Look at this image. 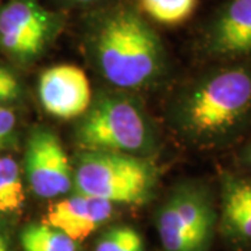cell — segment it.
Wrapping results in <instances>:
<instances>
[{"instance_id":"obj_4","label":"cell","mask_w":251,"mask_h":251,"mask_svg":"<svg viewBox=\"0 0 251 251\" xmlns=\"http://www.w3.org/2000/svg\"><path fill=\"white\" fill-rule=\"evenodd\" d=\"M163 251H209L218 226V211L209 188L183 183L173 190L158 216Z\"/></svg>"},{"instance_id":"obj_13","label":"cell","mask_w":251,"mask_h":251,"mask_svg":"<svg viewBox=\"0 0 251 251\" xmlns=\"http://www.w3.org/2000/svg\"><path fill=\"white\" fill-rule=\"evenodd\" d=\"M20 243L24 251H81L78 243L44 222L24 227Z\"/></svg>"},{"instance_id":"obj_18","label":"cell","mask_w":251,"mask_h":251,"mask_svg":"<svg viewBox=\"0 0 251 251\" xmlns=\"http://www.w3.org/2000/svg\"><path fill=\"white\" fill-rule=\"evenodd\" d=\"M243 161L244 165L247 166V169L251 173V141L247 144V147L244 148V152H243Z\"/></svg>"},{"instance_id":"obj_1","label":"cell","mask_w":251,"mask_h":251,"mask_svg":"<svg viewBox=\"0 0 251 251\" xmlns=\"http://www.w3.org/2000/svg\"><path fill=\"white\" fill-rule=\"evenodd\" d=\"M183 131L201 145H216L251 122V67L232 66L198 80L179 110Z\"/></svg>"},{"instance_id":"obj_3","label":"cell","mask_w":251,"mask_h":251,"mask_svg":"<svg viewBox=\"0 0 251 251\" xmlns=\"http://www.w3.org/2000/svg\"><path fill=\"white\" fill-rule=\"evenodd\" d=\"M155 169L131 153L82 151L73 168L75 193L110 204L143 205L152 196Z\"/></svg>"},{"instance_id":"obj_8","label":"cell","mask_w":251,"mask_h":251,"mask_svg":"<svg viewBox=\"0 0 251 251\" xmlns=\"http://www.w3.org/2000/svg\"><path fill=\"white\" fill-rule=\"evenodd\" d=\"M41 103L49 115L73 119L91 106V85L87 74L73 64H59L42 73L38 85Z\"/></svg>"},{"instance_id":"obj_10","label":"cell","mask_w":251,"mask_h":251,"mask_svg":"<svg viewBox=\"0 0 251 251\" xmlns=\"http://www.w3.org/2000/svg\"><path fill=\"white\" fill-rule=\"evenodd\" d=\"M206 49L218 57L251 54V0H229L206 34Z\"/></svg>"},{"instance_id":"obj_12","label":"cell","mask_w":251,"mask_h":251,"mask_svg":"<svg viewBox=\"0 0 251 251\" xmlns=\"http://www.w3.org/2000/svg\"><path fill=\"white\" fill-rule=\"evenodd\" d=\"M24 202L25 191L17 161L11 156H0V214H17Z\"/></svg>"},{"instance_id":"obj_17","label":"cell","mask_w":251,"mask_h":251,"mask_svg":"<svg viewBox=\"0 0 251 251\" xmlns=\"http://www.w3.org/2000/svg\"><path fill=\"white\" fill-rule=\"evenodd\" d=\"M17 119L16 115L7 108H0V152L9 147L16 134Z\"/></svg>"},{"instance_id":"obj_19","label":"cell","mask_w":251,"mask_h":251,"mask_svg":"<svg viewBox=\"0 0 251 251\" xmlns=\"http://www.w3.org/2000/svg\"><path fill=\"white\" fill-rule=\"evenodd\" d=\"M0 251H9V247H7V240H6L4 234L1 233V230H0Z\"/></svg>"},{"instance_id":"obj_7","label":"cell","mask_w":251,"mask_h":251,"mask_svg":"<svg viewBox=\"0 0 251 251\" xmlns=\"http://www.w3.org/2000/svg\"><path fill=\"white\" fill-rule=\"evenodd\" d=\"M52 14L35 0H13L0 10V45L28 60L42 52L53 32Z\"/></svg>"},{"instance_id":"obj_9","label":"cell","mask_w":251,"mask_h":251,"mask_svg":"<svg viewBox=\"0 0 251 251\" xmlns=\"http://www.w3.org/2000/svg\"><path fill=\"white\" fill-rule=\"evenodd\" d=\"M113 215V204L99 198L75 193L53 202L46 212L44 224L60 230L80 243Z\"/></svg>"},{"instance_id":"obj_15","label":"cell","mask_w":251,"mask_h":251,"mask_svg":"<svg viewBox=\"0 0 251 251\" xmlns=\"http://www.w3.org/2000/svg\"><path fill=\"white\" fill-rule=\"evenodd\" d=\"M95 251H144L143 236L131 226H112L99 236Z\"/></svg>"},{"instance_id":"obj_11","label":"cell","mask_w":251,"mask_h":251,"mask_svg":"<svg viewBox=\"0 0 251 251\" xmlns=\"http://www.w3.org/2000/svg\"><path fill=\"white\" fill-rule=\"evenodd\" d=\"M218 226L229 240L251 244V177L224 175Z\"/></svg>"},{"instance_id":"obj_20","label":"cell","mask_w":251,"mask_h":251,"mask_svg":"<svg viewBox=\"0 0 251 251\" xmlns=\"http://www.w3.org/2000/svg\"><path fill=\"white\" fill-rule=\"evenodd\" d=\"M74 3H92V1H97V0H72Z\"/></svg>"},{"instance_id":"obj_16","label":"cell","mask_w":251,"mask_h":251,"mask_svg":"<svg viewBox=\"0 0 251 251\" xmlns=\"http://www.w3.org/2000/svg\"><path fill=\"white\" fill-rule=\"evenodd\" d=\"M20 95L17 77L6 67H0V108Z\"/></svg>"},{"instance_id":"obj_14","label":"cell","mask_w":251,"mask_h":251,"mask_svg":"<svg viewBox=\"0 0 251 251\" xmlns=\"http://www.w3.org/2000/svg\"><path fill=\"white\" fill-rule=\"evenodd\" d=\"M140 7L153 21L163 25H177L191 17L198 0H138Z\"/></svg>"},{"instance_id":"obj_6","label":"cell","mask_w":251,"mask_h":251,"mask_svg":"<svg viewBox=\"0 0 251 251\" xmlns=\"http://www.w3.org/2000/svg\"><path fill=\"white\" fill-rule=\"evenodd\" d=\"M25 172L31 190L42 198L64 196L73 187V166L52 130L38 127L28 138Z\"/></svg>"},{"instance_id":"obj_2","label":"cell","mask_w":251,"mask_h":251,"mask_svg":"<svg viewBox=\"0 0 251 251\" xmlns=\"http://www.w3.org/2000/svg\"><path fill=\"white\" fill-rule=\"evenodd\" d=\"M94 53L105 78L120 88H140L161 73L163 49L140 14L116 9L99 20L92 35Z\"/></svg>"},{"instance_id":"obj_5","label":"cell","mask_w":251,"mask_h":251,"mask_svg":"<svg viewBox=\"0 0 251 251\" xmlns=\"http://www.w3.org/2000/svg\"><path fill=\"white\" fill-rule=\"evenodd\" d=\"M82 151L135 153L147 148L150 131L141 110L128 99L105 95L85 112L75 130Z\"/></svg>"}]
</instances>
